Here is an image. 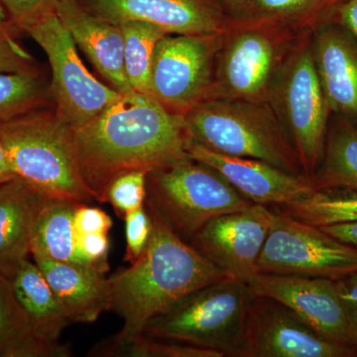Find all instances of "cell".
Segmentation results:
<instances>
[{
	"label": "cell",
	"mask_w": 357,
	"mask_h": 357,
	"mask_svg": "<svg viewBox=\"0 0 357 357\" xmlns=\"http://www.w3.org/2000/svg\"><path fill=\"white\" fill-rule=\"evenodd\" d=\"M14 178H16L15 174L9 163L3 145L0 142V185L13 180Z\"/></svg>",
	"instance_id": "cell-40"
},
{
	"label": "cell",
	"mask_w": 357,
	"mask_h": 357,
	"mask_svg": "<svg viewBox=\"0 0 357 357\" xmlns=\"http://www.w3.org/2000/svg\"><path fill=\"white\" fill-rule=\"evenodd\" d=\"M251 299L246 283L227 277L182 298L151 319L142 333L236 357Z\"/></svg>",
	"instance_id": "cell-6"
},
{
	"label": "cell",
	"mask_w": 357,
	"mask_h": 357,
	"mask_svg": "<svg viewBox=\"0 0 357 357\" xmlns=\"http://www.w3.org/2000/svg\"><path fill=\"white\" fill-rule=\"evenodd\" d=\"M70 131L84 185L102 204L122 174L150 172L191 159L184 114L139 91L121 93L95 119Z\"/></svg>",
	"instance_id": "cell-1"
},
{
	"label": "cell",
	"mask_w": 357,
	"mask_h": 357,
	"mask_svg": "<svg viewBox=\"0 0 357 357\" xmlns=\"http://www.w3.org/2000/svg\"><path fill=\"white\" fill-rule=\"evenodd\" d=\"M281 26L257 20L234 33L223 47L211 98L267 102L287 42Z\"/></svg>",
	"instance_id": "cell-10"
},
{
	"label": "cell",
	"mask_w": 357,
	"mask_h": 357,
	"mask_svg": "<svg viewBox=\"0 0 357 357\" xmlns=\"http://www.w3.org/2000/svg\"><path fill=\"white\" fill-rule=\"evenodd\" d=\"M8 40H11L8 33L4 31L2 28H0V43H3V42L8 41Z\"/></svg>",
	"instance_id": "cell-42"
},
{
	"label": "cell",
	"mask_w": 357,
	"mask_h": 357,
	"mask_svg": "<svg viewBox=\"0 0 357 357\" xmlns=\"http://www.w3.org/2000/svg\"><path fill=\"white\" fill-rule=\"evenodd\" d=\"M79 204L60 199L47 202L33 227L30 245L33 258L96 268L77 248L74 218Z\"/></svg>",
	"instance_id": "cell-22"
},
{
	"label": "cell",
	"mask_w": 357,
	"mask_h": 357,
	"mask_svg": "<svg viewBox=\"0 0 357 357\" xmlns=\"http://www.w3.org/2000/svg\"><path fill=\"white\" fill-rule=\"evenodd\" d=\"M93 6L114 24L143 21L168 34L211 36L225 29L222 10L211 0H93Z\"/></svg>",
	"instance_id": "cell-16"
},
{
	"label": "cell",
	"mask_w": 357,
	"mask_h": 357,
	"mask_svg": "<svg viewBox=\"0 0 357 357\" xmlns=\"http://www.w3.org/2000/svg\"><path fill=\"white\" fill-rule=\"evenodd\" d=\"M312 189L357 192V126L338 116L326 133L323 158L310 178Z\"/></svg>",
	"instance_id": "cell-24"
},
{
	"label": "cell",
	"mask_w": 357,
	"mask_h": 357,
	"mask_svg": "<svg viewBox=\"0 0 357 357\" xmlns=\"http://www.w3.org/2000/svg\"><path fill=\"white\" fill-rule=\"evenodd\" d=\"M79 252L102 273L109 271V241L107 234H77Z\"/></svg>",
	"instance_id": "cell-32"
},
{
	"label": "cell",
	"mask_w": 357,
	"mask_h": 357,
	"mask_svg": "<svg viewBox=\"0 0 357 357\" xmlns=\"http://www.w3.org/2000/svg\"><path fill=\"white\" fill-rule=\"evenodd\" d=\"M223 3L237 17L250 18L252 15L253 0H222Z\"/></svg>",
	"instance_id": "cell-39"
},
{
	"label": "cell",
	"mask_w": 357,
	"mask_h": 357,
	"mask_svg": "<svg viewBox=\"0 0 357 357\" xmlns=\"http://www.w3.org/2000/svg\"><path fill=\"white\" fill-rule=\"evenodd\" d=\"M58 0H0L18 27L55 8Z\"/></svg>",
	"instance_id": "cell-34"
},
{
	"label": "cell",
	"mask_w": 357,
	"mask_h": 357,
	"mask_svg": "<svg viewBox=\"0 0 357 357\" xmlns=\"http://www.w3.org/2000/svg\"><path fill=\"white\" fill-rule=\"evenodd\" d=\"M277 211L314 227L357 222V192L332 189L312 191Z\"/></svg>",
	"instance_id": "cell-25"
},
{
	"label": "cell",
	"mask_w": 357,
	"mask_h": 357,
	"mask_svg": "<svg viewBox=\"0 0 357 357\" xmlns=\"http://www.w3.org/2000/svg\"><path fill=\"white\" fill-rule=\"evenodd\" d=\"M356 349L319 335L278 301L252 297L236 357H347Z\"/></svg>",
	"instance_id": "cell-12"
},
{
	"label": "cell",
	"mask_w": 357,
	"mask_h": 357,
	"mask_svg": "<svg viewBox=\"0 0 357 357\" xmlns=\"http://www.w3.org/2000/svg\"><path fill=\"white\" fill-rule=\"evenodd\" d=\"M268 102L292 141L303 174L311 178L323 158L331 112L311 41H301L288 54L275 77Z\"/></svg>",
	"instance_id": "cell-7"
},
{
	"label": "cell",
	"mask_w": 357,
	"mask_h": 357,
	"mask_svg": "<svg viewBox=\"0 0 357 357\" xmlns=\"http://www.w3.org/2000/svg\"><path fill=\"white\" fill-rule=\"evenodd\" d=\"M167 34L155 49L149 95L184 114L210 96L220 35Z\"/></svg>",
	"instance_id": "cell-11"
},
{
	"label": "cell",
	"mask_w": 357,
	"mask_h": 357,
	"mask_svg": "<svg viewBox=\"0 0 357 357\" xmlns=\"http://www.w3.org/2000/svg\"><path fill=\"white\" fill-rule=\"evenodd\" d=\"M6 13H4L3 6H2V4L0 3V25L2 24V23L4 22V20H6Z\"/></svg>",
	"instance_id": "cell-43"
},
{
	"label": "cell",
	"mask_w": 357,
	"mask_h": 357,
	"mask_svg": "<svg viewBox=\"0 0 357 357\" xmlns=\"http://www.w3.org/2000/svg\"><path fill=\"white\" fill-rule=\"evenodd\" d=\"M345 0H253L251 17L286 27L325 20ZM250 17V18H251Z\"/></svg>",
	"instance_id": "cell-28"
},
{
	"label": "cell",
	"mask_w": 357,
	"mask_h": 357,
	"mask_svg": "<svg viewBox=\"0 0 357 357\" xmlns=\"http://www.w3.org/2000/svg\"><path fill=\"white\" fill-rule=\"evenodd\" d=\"M335 282L338 293L345 304H357V271Z\"/></svg>",
	"instance_id": "cell-38"
},
{
	"label": "cell",
	"mask_w": 357,
	"mask_h": 357,
	"mask_svg": "<svg viewBox=\"0 0 357 357\" xmlns=\"http://www.w3.org/2000/svg\"><path fill=\"white\" fill-rule=\"evenodd\" d=\"M0 142L16 177L53 199L88 204L72 131L56 115L27 112L0 122Z\"/></svg>",
	"instance_id": "cell-4"
},
{
	"label": "cell",
	"mask_w": 357,
	"mask_h": 357,
	"mask_svg": "<svg viewBox=\"0 0 357 357\" xmlns=\"http://www.w3.org/2000/svg\"><path fill=\"white\" fill-rule=\"evenodd\" d=\"M184 121L190 139L206 149L304 175L287 131L266 102L208 98L188 110Z\"/></svg>",
	"instance_id": "cell-3"
},
{
	"label": "cell",
	"mask_w": 357,
	"mask_h": 357,
	"mask_svg": "<svg viewBox=\"0 0 357 357\" xmlns=\"http://www.w3.org/2000/svg\"><path fill=\"white\" fill-rule=\"evenodd\" d=\"M43 98L31 72L0 73V122L36 109Z\"/></svg>",
	"instance_id": "cell-29"
},
{
	"label": "cell",
	"mask_w": 357,
	"mask_h": 357,
	"mask_svg": "<svg viewBox=\"0 0 357 357\" xmlns=\"http://www.w3.org/2000/svg\"><path fill=\"white\" fill-rule=\"evenodd\" d=\"M28 59L29 56L13 39L0 43V73L31 72Z\"/></svg>",
	"instance_id": "cell-35"
},
{
	"label": "cell",
	"mask_w": 357,
	"mask_h": 357,
	"mask_svg": "<svg viewBox=\"0 0 357 357\" xmlns=\"http://www.w3.org/2000/svg\"><path fill=\"white\" fill-rule=\"evenodd\" d=\"M246 285L252 297L278 301L321 337L351 347L347 306L338 293L335 280L258 273Z\"/></svg>",
	"instance_id": "cell-14"
},
{
	"label": "cell",
	"mask_w": 357,
	"mask_h": 357,
	"mask_svg": "<svg viewBox=\"0 0 357 357\" xmlns=\"http://www.w3.org/2000/svg\"><path fill=\"white\" fill-rule=\"evenodd\" d=\"M276 211L252 204L213 218L190 244L227 277L248 283L258 274L257 262Z\"/></svg>",
	"instance_id": "cell-13"
},
{
	"label": "cell",
	"mask_w": 357,
	"mask_h": 357,
	"mask_svg": "<svg viewBox=\"0 0 357 357\" xmlns=\"http://www.w3.org/2000/svg\"><path fill=\"white\" fill-rule=\"evenodd\" d=\"M151 236L140 257L109 280L110 310L123 321L115 340L142 333L151 319L198 289L227 278L191 244L152 218Z\"/></svg>",
	"instance_id": "cell-2"
},
{
	"label": "cell",
	"mask_w": 357,
	"mask_h": 357,
	"mask_svg": "<svg viewBox=\"0 0 357 357\" xmlns=\"http://www.w3.org/2000/svg\"><path fill=\"white\" fill-rule=\"evenodd\" d=\"M89 356L102 357H223L220 352L196 345L138 333L128 340L107 338L93 347Z\"/></svg>",
	"instance_id": "cell-27"
},
{
	"label": "cell",
	"mask_w": 357,
	"mask_h": 357,
	"mask_svg": "<svg viewBox=\"0 0 357 357\" xmlns=\"http://www.w3.org/2000/svg\"><path fill=\"white\" fill-rule=\"evenodd\" d=\"M119 26L123 35L124 67L129 84L134 91L149 95L155 49L168 33L143 21H126Z\"/></svg>",
	"instance_id": "cell-26"
},
{
	"label": "cell",
	"mask_w": 357,
	"mask_h": 357,
	"mask_svg": "<svg viewBox=\"0 0 357 357\" xmlns=\"http://www.w3.org/2000/svg\"><path fill=\"white\" fill-rule=\"evenodd\" d=\"M50 199L20 178L0 185V272L10 280L31 253L33 227Z\"/></svg>",
	"instance_id": "cell-19"
},
{
	"label": "cell",
	"mask_w": 357,
	"mask_h": 357,
	"mask_svg": "<svg viewBox=\"0 0 357 357\" xmlns=\"http://www.w3.org/2000/svg\"><path fill=\"white\" fill-rule=\"evenodd\" d=\"M77 234H107L112 227V220L107 213L88 204H79L75 213Z\"/></svg>",
	"instance_id": "cell-33"
},
{
	"label": "cell",
	"mask_w": 357,
	"mask_h": 357,
	"mask_svg": "<svg viewBox=\"0 0 357 357\" xmlns=\"http://www.w3.org/2000/svg\"><path fill=\"white\" fill-rule=\"evenodd\" d=\"M126 252L124 260L132 264L144 249L146 248L151 236L153 222L145 206H140L126 215Z\"/></svg>",
	"instance_id": "cell-31"
},
{
	"label": "cell",
	"mask_w": 357,
	"mask_h": 357,
	"mask_svg": "<svg viewBox=\"0 0 357 357\" xmlns=\"http://www.w3.org/2000/svg\"><path fill=\"white\" fill-rule=\"evenodd\" d=\"M314 65L331 112L357 124V39L344 26H319Z\"/></svg>",
	"instance_id": "cell-17"
},
{
	"label": "cell",
	"mask_w": 357,
	"mask_h": 357,
	"mask_svg": "<svg viewBox=\"0 0 357 357\" xmlns=\"http://www.w3.org/2000/svg\"><path fill=\"white\" fill-rule=\"evenodd\" d=\"M251 204L218 171L192 159L147 175L144 206L150 217L188 243L213 218Z\"/></svg>",
	"instance_id": "cell-5"
},
{
	"label": "cell",
	"mask_w": 357,
	"mask_h": 357,
	"mask_svg": "<svg viewBox=\"0 0 357 357\" xmlns=\"http://www.w3.org/2000/svg\"><path fill=\"white\" fill-rule=\"evenodd\" d=\"M20 28L36 41L49 59L56 117L70 130L88 123L121 96L119 91L100 83L86 70L55 8Z\"/></svg>",
	"instance_id": "cell-8"
},
{
	"label": "cell",
	"mask_w": 357,
	"mask_h": 357,
	"mask_svg": "<svg viewBox=\"0 0 357 357\" xmlns=\"http://www.w3.org/2000/svg\"><path fill=\"white\" fill-rule=\"evenodd\" d=\"M69 344L45 342L21 307L13 281L0 272V357H68Z\"/></svg>",
	"instance_id": "cell-23"
},
{
	"label": "cell",
	"mask_w": 357,
	"mask_h": 357,
	"mask_svg": "<svg viewBox=\"0 0 357 357\" xmlns=\"http://www.w3.org/2000/svg\"><path fill=\"white\" fill-rule=\"evenodd\" d=\"M148 171L136 170L122 174L110 184L107 203L112 204L115 213L124 218L131 211L145 204Z\"/></svg>",
	"instance_id": "cell-30"
},
{
	"label": "cell",
	"mask_w": 357,
	"mask_h": 357,
	"mask_svg": "<svg viewBox=\"0 0 357 357\" xmlns=\"http://www.w3.org/2000/svg\"><path fill=\"white\" fill-rule=\"evenodd\" d=\"M340 24L357 39V0H345L337 9Z\"/></svg>",
	"instance_id": "cell-37"
},
{
	"label": "cell",
	"mask_w": 357,
	"mask_h": 357,
	"mask_svg": "<svg viewBox=\"0 0 357 357\" xmlns=\"http://www.w3.org/2000/svg\"><path fill=\"white\" fill-rule=\"evenodd\" d=\"M72 323H95L110 310L109 280L93 267L34 258Z\"/></svg>",
	"instance_id": "cell-20"
},
{
	"label": "cell",
	"mask_w": 357,
	"mask_h": 357,
	"mask_svg": "<svg viewBox=\"0 0 357 357\" xmlns=\"http://www.w3.org/2000/svg\"><path fill=\"white\" fill-rule=\"evenodd\" d=\"M349 317V340L357 354V304H347Z\"/></svg>",
	"instance_id": "cell-41"
},
{
	"label": "cell",
	"mask_w": 357,
	"mask_h": 357,
	"mask_svg": "<svg viewBox=\"0 0 357 357\" xmlns=\"http://www.w3.org/2000/svg\"><path fill=\"white\" fill-rule=\"evenodd\" d=\"M321 229L337 241L357 249V222L337 223Z\"/></svg>",
	"instance_id": "cell-36"
},
{
	"label": "cell",
	"mask_w": 357,
	"mask_h": 357,
	"mask_svg": "<svg viewBox=\"0 0 357 357\" xmlns=\"http://www.w3.org/2000/svg\"><path fill=\"white\" fill-rule=\"evenodd\" d=\"M257 271L337 281L357 271V249L277 211Z\"/></svg>",
	"instance_id": "cell-9"
},
{
	"label": "cell",
	"mask_w": 357,
	"mask_h": 357,
	"mask_svg": "<svg viewBox=\"0 0 357 357\" xmlns=\"http://www.w3.org/2000/svg\"><path fill=\"white\" fill-rule=\"evenodd\" d=\"M11 281L37 335L48 344H62L59 340L72 321L36 263L25 260Z\"/></svg>",
	"instance_id": "cell-21"
},
{
	"label": "cell",
	"mask_w": 357,
	"mask_h": 357,
	"mask_svg": "<svg viewBox=\"0 0 357 357\" xmlns=\"http://www.w3.org/2000/svg\"><path fill=\"white\" fill-rule=\"evenodd\" d=\"M187 151L190 158L218 171L252 204L284 206L314 191L310 178L261 160L217 153L191 139Z\"/></svg>",
	"instance_id": "cell-15"
},
{
	"label": "cell",
	"mask_w": 357,
	"mask_h": 357,
	"mask_svg": "<svg viewBox=\"0 0 357 357\" xmlns=\"http://www.w3.org/2000/svg\"><path fill=\"white\" fill-rule=\"evenodd\" d=\"M55 10L75 43L114 89L121 93L134 91L124 67L121 26L88 13L75 0H58Z\"/></svg>",
	"instance_id": "cell-18"
}]
</instances>
